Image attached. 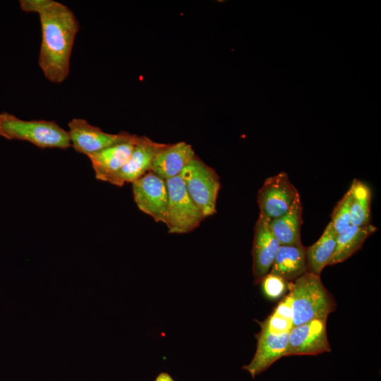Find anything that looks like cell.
<instances>
[{
	"label": "cell",
	"mask_w": 381,
	"mask_h": 381,
	"mask_svg": "<svg viewBox=\"0 0 381 381\" xmlns=\"http://www.w3.org/2000/svg\"><path fill=\"white\" fill-rule=\"evenodd\" d=\"M21 10L39 15L42 42L38 64L45 78L61 83L68 75L79 23L65 4L54 0H20Z\"/></svg>",
	"instance_id": "6da1fadb"
},
{
	"label": "cell",
	"mask_w": 381,
	"mask_h": 381,
	"mask_svg": "<svg viewBox=\"0 0 381 381\" xmlns=\"http://www.w3.org/2000/svg\"><path fill=\"white\" fill-rule=\"evenodd\" d=\"M289 289L292 298L293 327L314 319H327L336 309V301L320 275L307 272L290 282Z\"/></svg>",
	"instance_id": "7a4b0ae2"
},
{
	"label": "cell",
	"mask_w": 381,
	"mask_h": 381,
	"mask_svg": "<svg viewBox=\"0 0 381 381\" xmlns=\"http://www.w3.org/2000/svg\"><path fill=\"white\" fill-rule=\"evenodd\" d=\"M0 136L28 141L42 149L71 147L68 132L55 121L23 120L6 111L0 113Z\"/></svg>",
	"instance_id": "3957f363"
},
{
	"label": "cell",
	"mask_w": 381,
	"mask_h": 381,
	"mask_svg": "<svg viewBox=\"0 0 381 381\" xmlns=\"http://www.w3.org/2000/svg\"><path fill=\"white\" fill-rule=\"evenodd\" d=\"M180 176L203 216L206 218L215 214L221 188L220 179L216 171L195 155L183 168Z\"/></svg>",
	"instance_id": "277c9868"
},
{
	"label": "cell",
	"mask_w": 381,
	"mask_h": 381,
	"mask_svg": "<svg viewBox=\"0 0 381 381\" xmlns=\"http://www.w3.org/2000/svg\"><path fill=\"white\" fill-rule=\"evenodd\" d=\"M168 190V210L165 225L169 234L191 232L205 218L187 192L180 176L166 181Z\"/></svg>",
	"instance_id": "5b68a950"
},
{
	"label": "cell",
	"mask_w": 381,
	"mask_h": 381,
	"mask_svg": "<svg viewBox=\"0 0 381 381\" xmlns=\"http://www.w3.org/2000/svg\"><path fill=\"white\" fill-rule=\"evenodd\" d=\"M301 198L286 172L267 178L257 194L259 216L271 221L286 213Z\"/></svg>",
	"instance_id": "8992f818"
},
{
	"label": "cell",
	"mask_w": 381,
	"mask_h": 381,
	"mask_svg": "<svg viewBox=\"0 0 381 381\" xmlns=\"http://www.w3.org/2000/svg\"><path fill=\"white\" fill-rule=\"evenodd\" d=\"M132 190L138 209L165 224L169 200L166 181L149 171L132 183Z\"/></svg>",
	"instance_id": "52a82bcc"
},
{
	"label": "cell",
	"mask_w": 381,
	"mask_h": 381,
	"mask_svg": "<svg viewBox=\"0 0 381 381\" xmlns=\"http://www.w3.org/2000/svg\"><path fill=\"white\" fill-rule=\"evenodd\" d=\"M71 147L79 153L89 156L112 145L132 140L135 134L128 132L109 133L89 123L84 119H73L68 123Z\"/></svg>",
	"instance_id": "ba28073f"
},
{
	"label": "cell",
	"mask_w": 381,
	"mask_h": 381,
	"mask_svg": "<svg viewBox=\"0 0 381 381\" xmlns=\"http://www.w3.org/2000/svg\"><path fill=\"white\" fill-rule=\"evenodd\" d=\"M327 320L314 319L294 326L289 332L285 356H316L331 351L327 334Z\"/></svg>",
	"instance_id": "9c48e42d"
},
{
	"label": "cell",
	"mask_w": 381,
	"mask_h": 381,
	"mask_svg": "<svg viewBox=\"0 0 381 381\" xmlns=\"http://www.w3.org/2000/svg\"><path fill=\"white\" fill-rule=\"evenodd\" d=\"M165 145L147 136L138 135L128 160L108 182L119 187L133 183L150 171L156 155Z\"/></svg>",
	"instance_id": "30bf717a"
},
{
	"label": "cell",
	"mask_w": 381,
	"mask_h": 381,
	"mask_svg": "<svg viewBox=\"0 0 381 381\" xmlns=\"http://www.w3.org/2000/svg\"><path fill=\"white\" fill-rule=\"evenodd\" d=\"M253 232L252 270L253 283L258 284L269 273L280 243L272 232L270 221L260 216L255 223Z\"/></svg>",
	"instance_id": "8fae6325"
},
{
	"label": "cell",
	"mask_w": 381,
	"mask_h": 381,
	"mask_svg": "<svg viewBox=\"0 0 381 381\" xmlns=\"http://www.w3.org/2000/svg\"><path fill=\"white\" fill-rule=\"evenodd\" d=\"M289 333L276 334L260 331L255 334L256 351L250 363L242 368L255 378L265 371L274 362L285 356L288 344Z\"/></svg>",
	"instance_id": "7c38bea8"
},
{
	"label": "cell",
	"mask_w": 381,
	"mask_h": 381,
	"mask_svg": "<svg viewBox=\"0 0 381 381\" xmlns=\"http://www.w3.org/2000/svg\"><path fill=\"white\" fill-rule=\"evenodd\" d=\"M195 155L191 145L184 141L166 144L156 155L150 171L165 181L179 176Z\"/></svg>",
	"instance_id": "4fadbf2b"
},
{
	"label": "cell",
	"mask_w": 381,
	"mask_h": 381,
	"mask_svg": "<svg viewBox=\"0 0 381 381\" xmlns=\"http://www.w3.org/2000/svg\"><path fill=\"white\" fill-rule=\"evenodd\" d=\"M138 135L131 140L112 145L90 155L92 169L97 180L108 182L127 162Z\"/></svg>",
	"instance_id": "5bb4252c"
},
{
	"label": "cell",
	"mask_w": 381,
	"mask_h": 381,
	"mask_svg": "<svg viewBox=\"0 0 381 381\" xmlns=\"http://www.w3.org/2000/svg\"><path fill=\"white\" fill-rule=\"evenodd\" d=\"M307 272L306 247L301 243L280 245L269 272L290 282Z\"/></svg>",
	"instance_id": "9a60e30c"
},
{
	"label": "cell",
	"mask_w": 381,
	"mask_h": 381,
	"mask_svg": "<svg viewBox=\"0 0 381 381\" xmlns=\"http://www.w3.org/2000/svg\"><path fill=\"white\" fill-rule=\"evenodd\" d=\"M303 205L301 198L284 214L270 222L272 234L280 245L301 243Z\"/></svg>",
	"instance_id": "2e32d148"
},
{
	"label": "cell",
	"mask_w": 381,
	"mask_h": 381,
	"mask_svg": "<svg viewBox=\"0 0 381 381\" xmlns=\"http://www.w3.org/2000/svg\"><path fill=\"white\" fill-rule=\"evenodd\" d=\"M377 228L372 224L365 226L350 224L337 236L336 247L329 265L341 263L357 252L365 241L374 234Z\"/></svg>",
	"instance_id": "e0dca14e"
},
{
	"label": "cell",
	"mask_w": 381,
	"mask_h": 381,
	"mask_svg": "<svg viewBox=\"0 0 381 381\" xmlns=\"http://www.w3.org/2000/svg\"><path fill=\"white\" fill-rule=\"evenodd\" d=\"M337 236L329 222L320 237L313 244L306 247L308 272L320 275L323 269L329 265L335 250Z\"/></svg>",
	"instance_id": "ac0fdd59"
},
{
	"label": "cell",
	"mask_w": 381,
	"mask_h": 381,
	"mask_svg": "<svg viewBox=\"0 0 381 381\" xmlns=\"http://www.w3.org/2000/svg\"><path fill=\"white\" fill-rule=\"evenodd\" d=\"M351 190L350 224L365 226L371 224V190L363 181L353 179Z\"/></svg>",
	"instance_id": "d6986e66"
},
{
	"label": "cell",
	"mask_w": 381,
	"mask_h": 381,
	"mask_svg": "<svg viewBox=\"0 0 381 381\" xmlns=\"http://www.w3.org/2000/svg\"><path fill=\"white\" fill-rule=\"evenodd\" d=\"M351 190L349 189L332 210L330 223L338 234L350 226Z\"/></svg>",
	"instance_id": "ffe728a7"
},
{
	"label": "cell",
	"mask_w": 381,
	"mask_h": 381,
	"mask_svg": "<svg viewBox=\"0 0 381 381\" xmlns=\"http://www.w3.org/2000/svg\"><path fill=\"white\" fill-rule=\"evenodd\" d=\"M264 296L270 300L280 298L289 287V282L278 275L267 273L260 281Z\"/></svg>",
	"instance_id": "44dd1931"
},
{
	"label": "cell",
	"mask_w": 381,
	"mask_h": 381,
	"mask_svg": "<svg viewBox=\"0 0 381 381\" xmlns=\"http://www.w3.org/2000/svg\"><path fill=\"white\" fill-rule=\"evenodd\" d=\"M258 322L260 325L261 329L276 334L289 333L293 327L291 321L273 313L262 322L258 321Z\"/></svg>",
	"instance_id": "7402d4cb"
},
{
	"label": "cell",
	"mask_w": 381,
	"mask_h": 381,
	"mask_svg": "<svg viewBox=\"0 0 381 381\" xmlns=\"http://www.w3.org/2000/svg\"><path fill=\"white\" fill-rule=\"evenodd\" d=\"M273 313L292 322V298L290 294L281 300L274 308Z\"/></svg>",
	"instance_id": "603a6c76"
},
{
	"label": "cell",
	"mask_w": 381,
	"mask_h": 381,
	"mask_svg": "<svg viewBox=\"0 0 381 381\" xmlns=\"http://www.w3.org/2000/svg\"><path fill=\"white\" fill-rule=\"evenodd\" d=\"M155 381H174V380L169 373L163 372L156 377Z\"/></svg>",
	"instance_id": "cb8c5ba5"
}]
</instances>
